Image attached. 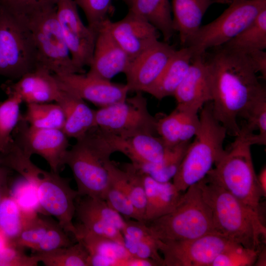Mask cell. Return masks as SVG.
I'll list each match as a JSON object with an SVG mask.
<instances>
[{
    "mask_svg": "<svg viewBox=\"0 0 266 266\" xmlns=\"http://www.w3.org/2000/svg\"><path fill=\"white\" fill-rule=\"evenodd\" d=\"M76 214L80 221L79 224L85 230L96 234L113 239L124 245L122 233L114 226L101 219L88 214L79 213H76Z\"/></svg>",
    "mask_w": 266,
    "mask_h": 266,
    "instance_id": "obj_44",
    "label": "cell"
},
{
    "mask_svg": "<svg viewBox=\"0 0 266 266\" xmlns=\"http://www.w3.org/2000/svg\"><path fill=\"white\" fill-rule=\"evenodd\" d=\"M255 135L243 123L239 134L205 178L262 215L263 196L251 151V146L256 144Z\"/></svg>",
    "mask_w": 266,
    "mask_h": 266,
    "instance_id": "obj_5",
    "label": "cell"
},
{
    "mask_svg": "<svg viewBox=\"0 0 266 266\" xmlns=\"http://www.w3.org/2000/svg\"><path fill=\"white\" fill-rule=\"evenodd\" d=\"M237 244L217 232L189 240L158 239L164 266H210L220 254Z\"/></svg>",
    "mask_w": 266,
    "mask_h": 266,
    "instance_id": "obj_12",
    "label": "cell"
},
{
    "mask_svg": "<svg viewBox=\"0 0 266 266\" xmlns=\"http://www.w3.org/2000/svg\"><path fill=\"white\" fill-rule=\"evenodd\" d=\"M50 223L38 214L29 218L18 236L10 244L34 250L45 235Z\"/></svg>",
    "mask_w": 266,
    "mask_h": 266,
    "instance_id": "obj_41",
    "label": "cell"
},
{
    "mask_svg": "<svg viewBox=\"0 0 266 266\" xmlns=\"http://www.w3.org/2000/svg\"><path fill=\"white\" fill-rule=\"evenodd\" d=\"M109 175L105 201L123 217L139 220L130 199L124 171L110 159L105 162Z\"/></svg>",
    "mask_w": 266,
    "mask_h": 266,
    "instance_id": "obj_29",
    "label": "cell"
},
{
    "mask_svg": "<svg viewBox=\"0 0 266 266\" xmlns=\"http://www.w3.org/2000/svg\"><path fill=\"white\" fill-rule=\"evenodd\" d=\"M10 244V243L6 237L0 231V252L8 246Z\"/></svg>",
    "mask_w": 266,
    "mask_h": 266,
    "instance_id": "obj_52",
    "label": "cell"
},
{
    "mask_svg": "<svg viewBox=\"0 0 266 266\" xmlns=\"http://www.w3.org/2000/svg\"><path fill=\"white\" fill-rule=\"evenodd\" d=\"M123 239L124 246L131 256L152 259L164 266L158 239L152 234L147 225L142 222L133 224L128 229Z\"/></svg>",
    "mask_w": 266,
    "mask_h": 266,
    "instance_id": "obj_30",
    "label": "cell"
},
{
    "mask_svg": "<svg viewBox=\"0 0 266 266\" xmlns=\"http://www.w3.org/2000/svg\"><path fill=\"white\" fill-rule=\"evenodd\" d=\"M131 60L103 25L98 31L91 63L87 74L111 80L125 73Z\"/></svg>",
    "mask_w": 266,
    "mask_h": 266,
    "instance_id": "obj_21",
    "label": "cell"
},
{
    "mask_svg": "<svg viewBox=\"0 0 266 266\" xmlns=\"http://www.w3.org/2000/svg\"><path fill=\"white\" fill-rule=\"evenodd\" d=\"M193 57V53L188 47L176 50L158 78L145 93L159 100L173 96L188 70Z\"/></svg>",
    "mask_w": 266,
    "mask_h": 266,
    "instance_id": "obj_26",
    "label": "cell"
},
{
    "mask_svg": "<svg viewBox=\"0 0 266 266\" xmlns=\"http://www.w3.org/2000/svg\"><path fill=\"white\" fill-rule=\"evenodd\" d=\"M120 266H161V265L158 262L152 259L129 256L122 261Z\"/></svg>",
    "mask_w": 266,
    "mask_h": 266,
    "instance_id": "obj_48",
    "label": "cell"
},
{
    "mask_svg": "<svg viewBox=\"0 0 266 266\" xmlns=\"http://www.w3.org/2000/svg\"><path fill=\"white\" fill-rule=\"evenodd\" d=\"M98 129L113 153H123L138 169L160 162L165 153L166 147L161 138L155 135L138 133L121 136Z\"/></svg>",
    "mask_w": 266,
    "mask_h": 266,
    "instance_id": "obj_19",
    "label": "cell"
},
{
    "mask_svg": "<svg viewBox=\"0 0 266 266\" xmlns=\"http://www.w3.org/2000/svg\"><path fill=\"white\" fill-rule=\"evenodd\" d=\"M4 89L7 95H15L27 104L56 102L63 92L54 74L41 66L10 81Z\"/></svg>",
    "mask_w": 266,
    "mask_h": 266,
    "instance_id": "obj_18",
    "label": "cell"
},
{
    "mask_svg": "<svg viewBox=\"0 0 266 266\" xmlns=\"http://www.w3.org/2000/svg\"><path fill=\"white\" fill-rule=\"evenodd\" d=\"M38 66L31 33L20 13L0 3V76L15 81Z\"/></svg>",
    "mask_w": 266,
    "mask_h": 266,
    "instance_id": "obj_9",
    "label": "cell"
},
{
    "mask_svg": "<svg viewBox=\"0 0 266 266\" xmlns=\"http://www.w3.org/2000/svg\"><path fill=\"white\" fill-rule=\"evenodd\" d=\"M9 169L4 166L0 162V203L4 197L10 190L8 189V175Z\"/></svg>",
    "mask_w": 266,
    "mask_h": 266,
    "instance_id": "obj_49",
    "label": "cell"
},
{
    "mask_svg": "<svg viewBox=\"0 0 266 266\" xmlns=\"http://www.w3.org/2000/svg\"><path fill=\"white\" fill-rule=\"evenodd\" d=\"M123 2L128 11L154 26L161 33L164 41L168 42L175 33L173 26L169 0H116Z\"/></svg>",
    "mask_w": 266,
    "mask_h": 266,
    "instance_id": "obj_28",
    "label": "cell"
},
{
    "mask_svg": "<svg viewBox=\"0 0 266 266\" xmlns=\"http://www.w3.org/2000/svg\"><path fill=\"white\" fill-rule=\"evenodd\" d=\"M198 111L176 105L168 115L158 119L157 133L167 148L190 141L200 127Z\"/></svg>",
    "mask_w": 266,
    "mask_h": 266,
    "instance_id": "obj_22",
    "label": "cell"
},
{
    "mask_svg": "<svg viewBox=\"0 0 266 266\" xmlns=\"http://www.w3.org/2000/svg\"><path fill=\"white\" fill-rule=\"evenodd\" d=\"M67 233L58 223L51 222L45 235L34 250L37 253L46 252L71 245Z\"/></svg>",
    "mask_w": 266,
    "mask_h": 266,
    "instance_id": "obj_45",
    "label": "cell"
},
{
    "mask_svg": "<svg viewBox=\"0 0 266 266\" xmlns=\"http://www.w3.org/2000/svg\"><path fill=\"white\" fill-rule=\"evenodd\" d=\"M35 255L39 263L46 266H88V253L79 241L67 247Z\"/></svg>",
    "mask_w": 266,
    "mask_h": 266,
    "instance_id": "obj_34",
    "label": "cell"
},
{
    "mask_svg": "<svg viewBox=\"0 0 266 266\" xmlns=\"http://www.w3.org/2000/svg\"><path fill=\"white\" fill-rule=\"evenodd\" d=\"M199 117L200 129L172 178V183L181 192L204 178L225 151L223 144L227 131L214 117L211 101L201 108Z\"/></svg>",
    "mask_w": 266,
    "mask_h": 266,
    "instance_id": "obj_6",
    "label": "cell"
},
{
    "mask_svg": "<svg viewBox=\"0 0 266 266\" xmlns=\"http://www.w3.org/2000/svg\"><path fill=\"white\" fill-rule=\"evenodd\" d=\"M10 194L23 213L31 217L43 213L35 188L22 178L16 182Z\"/></svg>",
    "mask_w": 266,
    "mask_h": 266,
    "instance_id": "obj_42",
    "label": "cell"
},
{
    "mask_svg": "<svg viewBox=\"0 0 266 266\" xmlns=\"http://www.w3.org/2000/svg\"><path fill=\"white\" fill-rule=\"evenodd\" d=\"M214 3L215 0H172L173 29L183 47L200 28L204 15Z\"/></svg>",
    "mask_w": 266,
    "mask_h": 266,
    "instance_id": "obj_27",
    "label": "cell"
},
{
    "mask_svg": "<svg viewBox=\"0 0 266 266\" xmlns=\"http://www.w3.org/2000/svg\"><path fill=\"white\" fill-rule=\"evenodd\" d=\"M123 101L95 110L96 127L109 134L129 136L157 133V120L149 112L141 92Z\"/></svg>",
    "mask_w": 266,
    "mask_h": 266,
    "instance_id": "obj_11",
    "label": "cell"
},
{
    "mask_svg": "<svg viewBox=\"0 0 266 266\" xmlns=\"http://www.w3.org/2000/svg\"><path fill=\"white\" fill-rule=\"evenodd\" d=\"M217 48L206 60L210 77L212 112L227 133L236 136L240 131L237 118L254 101L266 94V89L245 53L223 46Z\"/></svg>",
    "mask_w": 266,
    "mask_h": 266,
    "instance_id": "obj_1",
    "label": "cell"
},
{
    "mask_svg": "<svg viewBox=\"0 0 266 266\" xmlns=\"http://www.w3.org/2000/svg\"><path fill=\"white\" fill-rule=\"evenodd\" d=\"M31 158L13 140L0 154V162L4 166L17 172L35 188L43 212L55 217L63 229L74 236L76 228L72 220L75 200L79 197L77 190L71 187L68 179L39 167Z\"/></svg>",
    "mask_w": 266,
    "mask_h": 266,
    "instance_id": "obj_2",
    "label": "cell"
},
{
    "mask_svg": "<svg viewBox=\"0 0 266 266\" xmlns=\"http://www.w3.org/2000/svg\"><path fill=\"white\" fill-rule=\"evenodd\" d=\"M21 117L36 128L63 130L65 123L64 112L57 102L27 104L26 110Z\"/></svg>",
    "mask_w": 266,
    "mask_h": 266,
    "instance_id": "obj_33",
    "label": "cell"
},
{
    "mask_svg": "<svg viewBox=\"0 0 266 266\" xmlns=\"http://www.w3.org/2000/svg\"><path fill=\"white\" fill-rule=\"evenodd\" d=\"M198 184L211 210L216 232L247 248L260 250L265 245L262 215L205 177Z\"/></svg>",
    "mask_w": 266,
    "mask_h": 266,
    "instance_id": "obj_4",
    "label": "cell"
},
{
    "mask_svg": "<svg viewBox=\"0 0 266 266\" xmlns=\"http://www.w3.org/2000/svg\"><path fill=\"white\" fill-rule=\"evenodd\" d=\"M235 0H215V3L230 4Z\"/></svg>",
    "mask_w": 266,
    "mask_h": 266,
    "instance_id": "obj_53",
    "label": "cell"
},
{
    "mask_svg": "<svg viewBox=\"0 0 266 266\" xmlns=\"http://www.w3.org/2000/svg\"><path fill=\"white\" fill-rule=\"evenodd\" d=\"M76 140L65 163L72 172L79 197L105 200L110 180L105 162L113 152L96 128Z\"/></svg>",
    "mask_w": 266,
    "mask_h": 266,
    "instance_id": "obj_7",
    "label": "cell"
},
{
    "mask_svg": "<svg viewBox=\"0 0 266 266\" xmlns=\"http://www.w3.org/2000/svg\"><path fill=\"white\" fill-rule=\"evenodd\" d=\"M68 138L62 130L34 128L21 116L12 134L13 142L24 154L31 157L33 155L41 157L50 170L58 173L65 166Z\"/></svg>",
    "mask_w": 266,
    "mask_h": 266,
    "instance_id": "obj_13",
    "label": "cell"
},
{
    "mask_svg": "<svg viewBox=\"0 0 266 266\" xmlns=\"http://www.w3.org/2000/svg\"><path fill=\"white\" fill-rule=\"evenodd\" d=\"M21 14L34 43L38 66L56 75L84 73L73 64L57 18L56 0H0Z\"/></svg>",
    "mask_w": 266,
    "mask_h": 266,
    "instance_id": "obj_3",
    "label": "cell"
},
{
    "mask_svg": "<svg viewBox=\"0 0 266 266\" xmlns=\"http://www.w3.org/2000/svg\"><path fill=\"white\" fill-rule=\"evenodd\" d=\"M258 183L263 197H266V167L264 166L257 175Z\"/></svg>",
    "mask_w": 266,
    "mask_h": 266,
    "instance_id": "obj_50",
    "label": "cell"
},
{
    "mask_svg": "<svg viewBox=\"0 0 266 266\" xmlns=\"http://www.w3.org/2000/svg\"><path fill=\"white\" fill-rule=\"evenodd\" d=\"M57 18L74 65L85 73L93 57L97 32L82 21L74 0H56Z\"/></svg>",
    "mask_w": 266,
    "mask_h": 266,
    "instance_id": "obj_14",
    "label": "cell"
},
{
    "mask_svg": "<svg viewBox=\"0 0 266 266\" xmlns=\"http://www.w3.org/2000/svg\"><path fill=\"white\" fill-rule=\"evenodd\" d=\"M142 173L146 199L144 222L148 223L172 211L183 192L178 191L172 182H160Z\"/></svg>",
    "mask_w": 266,
    "mask_h": 266,
    "instance_id": "obj_24",
    "label": "cell"
},
{
    "mask_svg": "<svg viewBox=\"0 0 266 266\" xmlns=\"http://www.w3.org/2000/svg\"><path fill=\"white\" fill-rule=\"evenodd\" d=\"M254 265L257 266H266V251L265 245L259 252L256 261Z\"/></svg>",
    "mask_w": 266,
    "mask_h": 266,
    "instance_id": "obj_51",
    "label": "cell"
},
{
    "mask_svg": "<svg viewBox=\"0 0 266 266\" xmlns=\"http://www.w3.org/2000/svg\"><path fill=\"white\" fill-rule=\"evenodd\" d=\"M0 103V154L3 152L12 141V134L19 121L21 99L13 94Z\"/></svg>",
    "mask_w": 266,
    "mask_h": 266,
    "instance_id": "obj_36",
    "label": "cell"
},
{
    "mask_svg": "<svg viewBox=\"0 0 266 266\" xmlns=\"http://www.w3.org/2000/svg\"><path fill=\"white\" fill-rule=\"evenodd\" d=\"M56 102L64 112L65 123L62 130L69 138L78 139L96 127L95 110L83 99L63 90Z\"/></svg>",
    "mask_w": 266,
    "mask_h": 266,
    "instance_id": "obj_25",
    "label": "cell"
},
{
    "mask_svg": "<svg viewBox=\"0 0 266 266\" xmlns=\"http://www.w3.org/2000/svg\"><path fill=\"white\" fill-rule=\"evenodd\" d=\"M243 52L266 48V8L240 33L223 46Z\"/></svg>",
    "mask_w": 266,
    "mask_h": 266,
    "instance_id": "obj_31",
    "label": "cell"
},
{
    "mask_svg": "<svg viewBox=\"0 0 266 266\" xmlns=\"http://www.w3.org/2000/svg\"><path fill=\"white\" fill-rule=\"evenodd\" d=\"M177 105L198 111L212 100L210 77L203 55L194 56L188 70L175 92Z\"/></svg>",
    "mask_w": 266,
    "mask_h": 266,
    "instance_id": "obj_20",
    "label": "cell"
},
{
    "mask_svg": "<svg viewBox=\"0 0 266 266\" xmlns=\"http://www.w3.org/2000/svg\"><path fill=\"white\" fill-rule=\"evenodd\" d=\"M266 8V0H235L216 19L201 26L187 41L193 57L223 46L240 33Z\"/></svg>",
    "mask_w": 266,
    "mask_h": 266,
    "instance_id": "obj_10",
    "label": "cell"
},
{
    "mask_svg": "<svg viewBox=\"0 0 266 266\" xmlns=\"http://www.w3.org/2000/svg\"><path fill=\"white\" fill-rule=\"evenodd\" d=\"M261 249H251L237 244L220 254L210 266H253Z\"/></svg>",
    "mask_w": 266,
    "mask_h": 266,
    "instance_id": "obj_43",
    "label": "cell"
},
{
    "mask_svg": "<svg viewBox=\"0 0 266 266\" xmlns=\"http://www.w3.org/2000/svg\"><path fill=\"white\" fill-rule=\"evenodd\" d=\"M75 226L74 237L89 254L88 266H120L123 260L131 256L123 244L93 233L79 224Z\"/></svg>",
    "mask_w": 266,
    "mask_h": 266,
    "instance_id": "obj_23",
    "label": "cell"
},
{
    "mask_svg": "<svg viewBox=\"0 0 266 266\" xmlns=\"http://www.w3.org/2000/svg\"><path fill=\"white\" fill-rule=\"evenodd\" d=\"M23 249L10 244L0 252V266H37L39 262L36 255H27Z\"/></svg>",
    "mask_w": 266,
    "mask_h": 266,
    "instance_id": "obj_46",
    "label": "cell"
},
{
    "mask_svg": "<svg viewBox=\"0 0 266 266\" xmlns=\"http://www.w3.org/2000/svg\"><path fill=\"white\" fill-rule=\"evenodd\" d=\"M103 25L131 61L159 40V32L152 25L128 11L122 19L107 20Z\"/></svg>",
    "mask_w": 266,
    "mask_h": 266,
    "instance_id": "obj_17",
    "label": "cell"
},
{
    "mask_svg": "<svg viewBox=\"0 0 266 266\" xmlns=\"http://www.w3.org/2000/svg\"><path fill=\"white\" fill-rule=\"evenodd\" d=\"M175 50L168 42L158 40L133 60L124 73L129 91L145 92L158 78Z\"/></svg>",
    "mask_w": 266,
    "mask_h": 266,
    "instance_id": "obj_16",
    "label": "cell"
},
{
    "mask_svg": "<svg viewBox=\"0 0 266 266\" xmlns=\"http://www.w3.org/2000/svg\"><path fill=\"white\" fill-rule=\"evenodd\" d=\"M245 53L257 72H260L264 79L266 78V52L255 50Z\"/></svg>",
    "mask_w": 266,
    "mask_h": 266,
    "instance_id": "obj_47",
    "label": "cell"
},
{
    "mask_svg": "<svg viewBox=\"0 0 266 266\" xmlns=\"http://www.w3.org/2000/svg\"><path fill=\"white\" fill-rule=\"evenodd\" d=\"M81 8L87 21L88 26L98 32L115 10L113 0H74Z\"/></svg>",
    "mask_w": 266,
    "mask_h": 266,
    "instance_id": "obj_39",
    "label": "cell"
},
{
    "mask_svg": "<svg viewBox=\"0 0 266 266\" xmlns=\"http://www.w3.org/2000/svg\"><path fill=\"white\" fill-rule=\"evenodd\" d=\"M54 75L63 90L100 107L125 100L130 92L126 84L113 83L86 73Z\"/></svg>",
    "mask_w": 266,
    "mask_h": 266,
    "instance_id": "obj_15",
    "label": "cell"
},
{
    "mask_svg": "<svg viewBox=\"0 0 266 266\" xmlns=\"http://www.w3.org/2000/svg\"><path fill=\"white\" fill-rule=\"evenodd\" d=\"M190 142V141H185L172 147H166L160 162L137 169L157 181H170L177 173Z\"/></svg>",
    "mask_w": 266,
    "mask_h": 266,
    "instance_id": "obj_32",
    "label": "cell"
},
{
    "mask_svg": "<svg viewBox=\"0 0 266 266\" xmlns=\"http://www.w3.org/2000/svg\"><path fill=\"white\" fill-rule=\"evenodd\" d=\"M146 223L152 234L162 241L189 240L216 232L211 210L198 183L183 192L172 211Z\"/></svg>",
    "mask_w": 266,
    "mask_h": 266,
    "instance_id": "obj_8",
    "label": "cell"
},
{
    "mask_svg": "<svg viewBox=\"0 0 266 266\" xmlns=\"http://www.w3.org/2000/svg\"><path fill=\"white\" fill-rule=\"evenodd\" d=\"M85 197L76 204L75 213H84L93 216L122 231L126 220L120 213L112 208L105 200Z\"/></svg>",
    "mask_w": 266,
    "mask_h": 266,
    "instance_id": "obj_37",
    "label": "cell"
},
{
    "mask_svg": "<svg viewBox=\"0 0 266 266\" xmlns=\"http://www.w3.org/2000/svg\"><path fill=\"white\" fill-rule=\"evenodd\" d=\"M246 122L245 126L250 131H258L256 134L257 144H266V94L254 101L240 116Z\"/></svg>",
    "mask_w": 266,
    "mask_h": 266,
    "instance_id": "obj_40",
    "label": "cell"
},
{
    "mask_svg": "<svg viewBox=\"0 0 266 266\" xmlns=\"http://www.w3.org/2000/svg\"><path fill=\"white\" fill-rule=\"evenodd\" d=\"M121 168L125 173L127 189L132 204L139 220L144 222L146 199L143 173L131 163L123 164Z\"/></svg>",
    "mask_w": 266,
    "mask_h": 266,
    "instance_id": "obj_38",
    "label": "cell"
},
{
    "mask_svg": "<svg viewBox=\"0 0 266 266\" xmlns=\"http://www.w3.org/2000/svg\"><path fill=\"white\" fill-rule=\"evenodd\" d=\"M28 217L10 192L0 203V231L12 243L18 236Z\"/></svg>",
    "mask_w": 266,
    "mask_h": 266,
    "instance_id": "obj_35",
    "label": "cell"
}]
</instances>
